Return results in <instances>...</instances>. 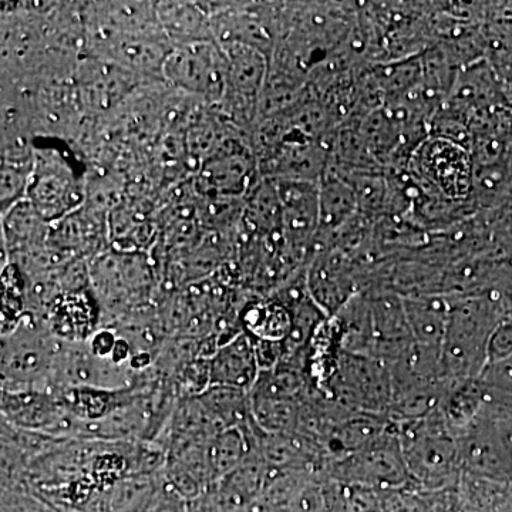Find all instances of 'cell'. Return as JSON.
I'll use <instances>...</instances> for the list:
<instances>
[{
    "label": "cell",
    "instance_id": "5",
    "mask_svg": "<svg viewBox=\"0 0 512 512\" xmlns=\"http://www.w3.org/2000/svg\"><path fill=\"white\" fill-rule=\"evenodd\" d=\"M410 163L414 164L416 178L429 184L440 197L450 201L466 200L471 177L466 147L433 136L417 147Z\"/></svg>",
    "mask_w": 512,
    "mask_h": 512
},
{
    "label": "cell",
    "instance_id": "3",
    "mask_svg": "<svg viewBox=\"0 0 512 512\" xmlns=\"http://www.w3.org/2000/svg\"><path fill=\"white\" fill-rule=\"evenodd\" d=\"M161 74L174 89L210 106H220L224 99L225 56L215 40L173 49Z\"/></svg>",
    "mask_w": 512,
    "mask_h": 512
},
{
    "label": "cell",
    "instance_id": "6",
    "mask_svg": "<svg viewBox=\"0 0 512 512\" xmlns=\"http://www.w3.org/2000/svg\"><path fill=\"white\" fill-rule=\"evenodd\" d=\"M101 315L96 295L83 289L60 295L43 320L57 339L83 343L100 328Z\"/></svg>",
    "mask_w": 512,
    "mask_h": 512
},
{
    "label": "cell",
    "instance_id": "11",
    "mask_svg": "<svg viewBox=\"0 0 512 512\" xmlns=\"http://www.w3.org/2000/svg\"><path fill=\"white\" fill-rule=\"evenodd\" d=\"M2 512H63L30 487L28 481L2 484Z\"/></svg>",
    "mask_w": 512,
    "mask_h": 512
},
{
    "label": "cell",
    "instance_id": "7",
    "mask_svg": "<svg viewBox=\"0 0 512 512\" xmlns=\"http://www.w3.org/2000/svg\"><path fill=\"white\" fill-rule=\"evenodd\" d=\"M212 386L232 387L251 393L258 380L254 340L247 333H239L234 339L218 348L210 359Z\"/></svg>",
    "mask_w": 512,
    "mask_h": 512
},
{
    "label": "cell",
    "instance_id": "2",
    "mask_svg": "<svg viewBox=\"0 0 512 512\" xmlns=\"http://www.w3.org/2000/svg\"><path fill=\"white\" fill-rule=\"evenodd\" d=\"M76 158L56 146H37L26 198L47 224L79 211L87 200L86 181Z\"/></svg>",
    "mask_w": 512,
    "mask_h": 512
},
{
    "label": "cell",
    "instance_id": "4",
    "mask_svg": "<svg viewBox=\"0 0 512 512\" xmlns=\"http://www.w3.org/2000/svg\"><path fill=\"white\" fill-rule=\"evenodd\" d=\"M261 178L254 146L235 134L200 165L198 183L207 197L245 200Z\"/></svg>",
    "mask_w": 512,
    "mask_h": 512
},
{
    "label": "cell",
    "instance_id": "9",
    "mask_svg": "<svg viewBox=\"0 0 512 512\" xmlns=\"http://www.w3.org/2000/svg\"><path fill=\"white\" fill-rule=\"evenodd\" d=\"M239 323L252 340L284 343L292 329V312L276 298L245 302Z\"/></svg>",
    "mask_w": 512,
    "mask_h": 512
},
{
    "label": "cell",
    "instance_id": "1",
    "mask_svg": "<svg viewBox=\"0 0 512 512\" xmlns=\"http://www.w3.org/2000/svg\"><path fill=\"white\" fill-rule=\"evenodd\" d=\"M60 343L45 320L26 312L16 329L2 336V390L49 393Z\"/></svg>",
    "mask_w": 512,
    "mask_h": 512
},
{
    "label": "cell",
    "instance_id": "10",
    "mask_svg": "<svg viewBox=\"0 0 512 512\" xmlns=\"http://www.w3.org/2000/svg\"><path fill=\"white\" fill-rule=\"evenodd\" d=\"M403 303L407 322L414 329V333L427 345L439 342L450 316L451 308H448L447 303L441 299L430 298L409 299Z\"/></svg>",
    "mask_w": 512,
    "mask_h": 512
},
{
    "label": "cell",
    "instance_id": "8",
    "mask_svg": "<svg viewBox=\"0 0 512 512\" xmlns=\"http://www.w3.org/2000/svg\"><path fill=\"white\" fill-rule=\"evenodd\" d=\"M158 23L174 49L215 40L211 16L204 3H156ZM217 42V40H215Z\"/></svg>",
    "mask_w": 512,
    "mask_h": 512
}]
</instances>
